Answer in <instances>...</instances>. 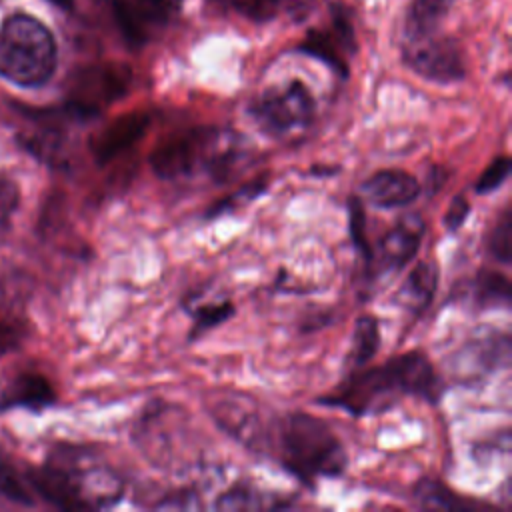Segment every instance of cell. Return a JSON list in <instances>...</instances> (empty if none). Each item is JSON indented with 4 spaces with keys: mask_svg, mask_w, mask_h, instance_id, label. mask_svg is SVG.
Listing matches in <instances>:
<instances>
[{
    "mask_svg": "<svg viewBox=\"0 0 512 512\" xmlns=\"http://www.w3.org/2000/svg\"><path fill=\"white\" fill-rule=\"evenodd\" d=\"M416 498L424 508H440V510H468V508H478L480 504L472 500H464L450 492L444 484L436 480H422L416 486Z\"/></svg>",
    "mask_w": 512,
    "mask_h": 512,
    "instance_id": "obj_16",
    "label": "cell"
},
{
    "mask_svg": "<svg viewBox=\"0 0 512 512\" xmlns=\"http://www.w3.org/2000/svg\"><path fill=\"white\" fill-rule=\"evenodd\" d=\"M474 300L480 308L504 306L510 302V282L504 274L484 270L474 282Z\"/></svg>",
    "mask_w": 512,
    "mask_h": 512,
    "instance_id": "obj_17",
    "label": "cell"
},
{
    "mask_svg": "<svg viewBox=\"0 0 512 512\" xmlns=\"http://www.w3.org/2000/svg\"><path fill=\"white\" fill-rule=\"evenodd\" d=\"M222 2H228V0H222Z\"/></svg>",
    "mask_w": 512,
    "mask_h": 512,
    "instance_id": "obj_30",
    "label": "cell"
},
{
    "mask_svg": "<svg viewBox=\"0 0 512 512\" xmlns=\"http://www.w3.org/2000/svg\"><path fill=\"white\" fill-rule=\"evenodd\" d=\"M452 4L454 0H412L404 22V34L440 30V22Z\"/></svg>",
    "mask_w": 512,
    "mask_h": 512,
    "instance_id": "obj_14",
    "label": "cell"
},
{
    "mask_svg": "<svg viewBox=\"0 0 512 512\" xmlns=\"http://www.w3.org/2000/svg\"><path fill=\"white\" fill-rule=\"evenodd\" d=\"M232 314H234V306H232V302H228V300L196 306V308L192 310L194 328H192V332H190V338H196V336H200V334H204V332L216 328L218 324L226 322Z\"/></svg>",
    "mask_w": 512,
    "mask_h": 512,
    "instance_id": "obj_19",
    "label": "cell"
},
{
    "mask_svg": "<svg viewBox=\"0 0 512 512\" xmlns=\"http://www.w3.org/2000/svg\"><path fill=\"white\" fill-rule=\"evenodd\" d=\"M228 2H232L240 12H244L248 18L258 22L274 18L288 4V0H228Z\"/></svg>",
    "mask_w": 512,
    "mask_h": 512,
    "instance_id": "obj_26",
    "label": "cell"
},
{
    "mask_svg": "<svg viewBox=\"0 0 512 512\" xmlns=\"http://www.w3.org/2000/svg\"><path fill=\"white\" fill-rule=\"evenodd\" d=\"M246 158L242 136L202 126L164 136L150 154V166L164 180L204 174L214 182H226L242 170Z\"/></svg>",
    "mask_w": 512,
    "mask_h": 512,
    "instance_id": "obj_2",
    "label": "cell"
},
{
    "mask_svg": "<svg viewBox=\"0 0 512 512\" xmlns=\"http://www.w3.org/2000/svg\"><path fill=\"white\" fill-rule=\"evenodd\" d=\"M444 382L422 352H406L382 366L354 372L320 404L346 410L352 416H366L388 410L402 396H418L436 402Z\"/></svg>",
    "mask_w": 512,
    "mask_h": 512,
    "instance_id": "obj_1",
    "label": "cell"
},
{
    "mask_svg": "<svg viewBox=\"0 0 512 512\" xmlns=\"http://www.w3.org/2000/svg\"><path fill=\"white\" fill-rule=\"evenodd\" d=\"M118 20L132 42L146 40L148 32L168 24L182 8V0H116Z\"/></svg>",
    "mask_w": 512,
    "mask_h": 512,
    "instance_id": "obj_9",
    "label": "cell"
},
{
    "mask_svg": "<svg viewBox=\"0 0 512 512\" xmlns=\"http://www.w3.org/2000/svg\"><path fill=\"white\" fill-rule=\"evenodd\" d=\"M276 456L308 486L320 478L340 476L348 462L344 446L328 424L304 412H290L276 424Z\"/></svg>",
    "mask_w": 512,
    "mask_h": 512,
    "instance_id": "obj_4",
    "label": "cell"
},
{
    "mask_svg": "<svg viewBox=\"0 0 512 512\" xmlns=\"http://www.w3.org/2000/svg\"><path fill=\"white\" fill-rule=\"evenodd\" d=\"M508 174H510V160H508V156H498V158H494L484 168V172L480 174L474 190L478 194H488V192L500 188L504 184V180L508 178Z\"/></svg>",
    "mask_w": 512,
    "mask_h": 512,
    "instance_id": "obj_25",
    "label": "cell"
},
{
    "mask_svg": "<svg viewBox=\"0 0 512 512\" xmlns=\"http://www.w3.org/2000/svg\"><path fill=\"white\" fill-rule=\"evenodd\" d=\"M402 58L416 74L434 82H454L464 76L462 50L440 30L402 34Z\"/></svg>",
    "mask_w": 512,
    "mask_h": 512,
    "instance_id": "obj_7",
    "label": "cell"
},
{
    "mask_svg": "<svg viewBox=\"0 0 512 512\" xmlns=\"http://www.w3.org/2000/svg\"><path fill=\"white\" fill-rule=\"evenodd\" d=\"M10 386L16 388V396L8 398L10 404L14 400L20 404H34V406L52 402V390H50L48 382L42 380L40 376H20Z\"/></svg>",
    "mask_w": 512,
    "mask_h": 512,
    "instance_id": "obj_20",
    "label": "cell"
},
{
    "mask_svg": "<svg viewBox=\"0 0 512 512\" xmlns=\"http://www.w3.org/2000/svg\"><path fill=\"white\" fill-rule=\"evenodd\" d=\"M248 112L266 134L274 138H290L312 124L316 100L306 84L290 80L258 94Z\"/></svg>",
    "mask_w": 512,
    "mask_h": 512,
    "instance_id": "obj_6",
    "label": "cell"
},
{
    "mask_svg": "<svg viewBox=\"0 0 512 512\" xmlns=\"http://www.w3.org/2000/svg\"><path fill=\"white\" fill-rule=\"evenodd\" d=\"M436 286H438L436 266L430 262H420L406 278L400 290V302L412 312H420L432 302Z\"/></svg>",
    "mask_w": 512,
    "mask_h": 512,
    "instance_id": "obj_13",
    "label": "cell"
},
{
    "mask_svg": "<svg viewBox=\"0 0 512 512\" xmlns=\"http://www.w3.org/2000/svg\"><path fill=\"white\" fill-rule=\"evenodd\" d=\"M32 482L46 500L68 510L106 508L122 494L120 476L94 454L76 448L56 452Z\"/></svg>",
    "mask_w": 512,
    "mask_h": 512,
    "instance_id": "obj_3",
    "label": "cell"
},
{
    "mask_svg": "<svg viewBox=\"0 0 512 512\" xmlns=\"http://www.w3.org/2000/svg\"><path fill=\"white\" fill-rule=\"evenodd\" d=\"M468 212H470V204H468L466 196H462V194L454 196L450 206H448V210H446V214H444V226L450 232L458 230L464 224V220L468 218Z\"/></svg>",
    "mask_w": 512,
    "mask_h": 512,
    "instance_id": "obj_28",
    "label": "cell"
},
{
    "mask_svg": "<svg viewBox=\"0 0 512 512\" xmlns=\"http://www.w3.org/2000/svg\"><path fill=\"white\" fill-rule=\"evenodd\" d=\"M348 216H350V238L352 244L356 248V252L362 254V258L366 262H370L372 258V250L366 238V212H364V204L360 202V198H350L348 200Z\"/></svg>",
    "mask_w": 512,
    "mask_h": 512,
    "instance_id": "obj_21",
    "label": "cell"
},
{
    "mask_svg": "<svg viewBox=\"0 0 512 512\" xmlns=\"http://www.w3.org/2000/svg\"><path fill=\"white\" fill-rule=\"evenodd\" d=\"M266 186H268V178L254 180V182L242 186V188H240L238 192H234L232 196H228V198L216 202V204L208 210V216H210V218L222 216V214H228V212H232V210H236V208L248 204V202L254 200L258 194H262V192L266 190Z\"/></svg>",
    "mask_w": 512,
    "mask_h": 512,
    "instance_id": "obj_23",
    "label": "cell"
},
{
    "mask_svg": "<svg viewBox=\"0 0 512 512\" xmlns=\"http://www.w3.org/2000/svg\"><path fill=\"white\" fill-rule=\"evenodd\" d=\"M52 2H56V4H62V6H68V2H70V0H52Z\"/></svg>",
    "mask_w": 512,
    "mask_h": 512,
    "instance_id": "obj_29",
    "label": "cell"
},
{
    "mask_svg": "<svg viewBox=\"0 0 512 512\" xmlns=\"http://www.w3.org/2000/svg\"><path fill=\"white\" fill-rule=\"evenodd\" d=\"M0 494L16 500L20 504H30V496L28 490L24 486V480L20 478V474L16 472V468L10 464V460L6 458V454L0 450Z\"/></svg>",
    "mask_w": 512,
    "mask_h": 512,
    "instance_id": "obj_22",
    "label": "cell"
},
{
    "mask_svg": "<svg viewBox=\"0 0 512 512\" xmlns=\"http://www.w3.org/2000/svg\"><path fill=\"white\" fill-rule=\"evenodd\" d=\"M56 68L52 32L28 14H12L0 28V76L34 88L42 86Z\"/></svg>",
    "mask_w": 512,
    "mask_h": 512,
    "instance_id": "obj_5",
    "label": "cell"
},
{
    "mask_svg": "<svg viewBox=\"0 0 512 512\" xmlns=\"http://www.w3.org/2000/svg\"><path fill=\"white\" fill-rule=\"evenodd\" d=\"M150 116L146 112H132L116 118L92 140L94 156L100 162H108L118 154L132 148L148 130Z\"/></svg>",
    "mask_w": 512,
    "mask_h": 512,
    "instance_id": "obj_12",
    "label": "cell"
},
{
    "mask_svg": "<svg viewBox=\"0 0 512 512\" xmlns=\"http://www.w3.org/2000/svg\"><path fill=\"white\" fill-rule=\"evenodd\" d=\"M510 340L506 334L490 332L486 336H474L458 354H456V372L460 376H478L492 372L500 364L508 362Z\"/></svg>",
    "mask_w": 512,
    "mask_h": 512,
    "instance_id": "obj_11",
    "label": "cell"
},
{
    "mask_svg": "<svg viewBox=\"0 0 512 512\" xmlns=\"http://www.w3.org/2000/svg\"><path fill=\"white\" fill-rule=\"evenodd\" d=\"M18 206V188L8 176H0V232L6 230V226L12 220V214Z\"/></svg>",
    "mask_w": 512,
    "mask_h": 512,
    "instance_id": "obj_27",
    "label": "cell"
},
{
    "mask_svg": "<svg viewBox=\"0 0 512 512\" xmlns=\"http://www.w3.org/2000/svg\"><path fill=\"white\" fill-rule=\"evenodd\" d=\"M362 192L378 208H400L414 202L420 194L418 180L398 168H386L374 172L362 182Z\"/></svg>",
    "mask_w": 512,
    "mask_h": 512,
    "instance_id": "obj_10",
    "label": "cell"
},
{
    "mask_svg": "<svg viewBox=\"0 0 512 512\" xmlns=\"http://www.w3.org/2000/svg\"><path fill=\"white\" fill-rule=\"evenodd\" d=\"M510 210L506 208L500 218L496 220L490 236H488V252L492 258H496L502 264L510 262Z\"/></svg>",
    "mask_w": 512,
    "mask_h": 512,
    "instance_id": "obj_24",
    "label": "cell"
},
{
    "mask_svg": "<svg viewBox=\"0 0 512 512\" xmlns=\"http://www.w3.org/2000/svg\"><path fill=\"white\" fill-rule=\"evenodd\" d=\"M380 348V330L374 316H360L352 332V346L348 352V366L362 368L374 358Z\"/></svg>",
    "mask_w": 512,
    "mask_h": 512,
    "instance_id": "obj_15",
    "label": "cell"
},
{
    "mask_svg": "<svg viewBox=\"0 0 512 512\" xmlns=\"http://www.w3.org/2000/svg\"><path fill=\"white\" fill-rule=\"evenodd\" d=\"M424 234V222L418 214L402 216L378 242L376 254L370 262H376L378 272H394L404 268L418 252Z\"/></svg>",
    "mask_w": 512,
    "mask_h": 512,
    "instance_id": "obj_8",
    "label": "cell"
},
{
    "mask_svg": "<svg viewBox=\"0 0 512 512\" xmlns=\"http://www.w3.org/2000/svg\"><path fill=\"white\" fill-rule=\"evenodd\" d=\"M266 496L246 484H236L230 490H226L218 500H216V508H224V510H254V508H270L272 504L264 500Z\"/></svg>",
    "mask_w": 512,
    "mask_h": 512,
    "instance_id": "obj_18",
    "label": "cell"
}]
</instances>
